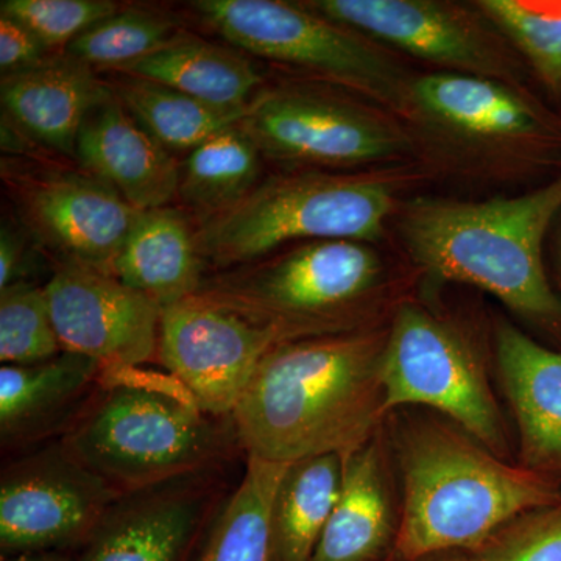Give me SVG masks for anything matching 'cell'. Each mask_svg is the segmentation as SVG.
I'll use <instances>...</instances> for the list:
<instances>
[{"label": "cell", "mask_w": 561, "mask_h": 561, "mask_svg": "<svg viewBox=\"0 0 561 561\" xmlns=\"http://www.w3.org/2000/svg\"><path fill=\"white\" fill-rule=\"evenodd\" d=\"M262 153L241 122L190 151L181 165L179 198L198 221L238 205L261 183Z\"/></svg>", "instance_id": "obj_25"}, {"label": "cell", "mask_w": 561, "mask_h": 561, "mask_svg": "<svg viewBox=\"0 0 561 561\" xmlns=\"http://www.w3.org/2000/svg\"><path fill=\"white\" fill-rule=\"evenodd\" d=\"M393 561H397V560H393Z\"/></svg>", "instance_id": "obj_37"}, {"label": "cell", "mask_w": 561, "mask_h": 561, "mask_svg": "<svg viewBox=\"0 0 561 561\" xmlns=\"http://www.w3.org/2000/svg\"><path fill=\"white\" fill-rule=\"evenodd\" d=\"M190 5L203 24L243 54L308 70L378 99L397 95V73L378 50L302 3L195 0Z\"/></svg>", "instance_id": "obj_8"}, {"label": "cell", "mask_w": 561, "mask_h": 561, "mask_svg": "<svg viewBox=\"0 0 561 561\" xmlns=\"http://www.w3.org/2000/svg\"><path fill=\"white\" fill-rule=\"evenodd\" d=\"M122 494L61 445L36 446L0 478V553L76 552Z\"/></svg>", "instance_id": "obj_9"}, {"label": "cell", "mask_w": 561, "mask_h": 561, "mask_svg": "<svg viewBox=\"0 0 561 561\" xmlns=\"http://www.w3.org/2000/svg\"><path fill=\"white\" fill-rule=\"evenodd\" d=\"M76 157L87 172L142 213L168 208L179 197L181 164L113 92L84 121Z\"/></svg>", "instance_id": "obj_17"}, {"label": "cell", "mask_w": 561, "mask_h": 561, "mask_svg": "<svg viewBox=\"0 0 561 561\" xmlns=\"http://www.w3.org/2000/svg\"><path fill=\"white\" fill-rule=\"evenodd\" d=\"M25 243L20 232L5 220L0 230V290L24 283Z\"/></svg>", "instance_id": "obj_34"}, {"label": "cell", "mask_w": 561, "mask_h": 561, "mask_svg": "<svg viewBox=\"0 0 561 561\" xmlns=\"http://www.w3.org/2000/svg\"><path fill=\"white\" fill-rule=\"evenodd\" d=\"M44 291L62 351L103 368L142 367L157 357L162 309L111 273L58 264Z\"/></svg>", "instance_id": "obj_12"}, {"label": "cell", "mask_w": 561, "mask_h": 561, "mask_svg": "<svg viewBox=\"0 0 561 561\" xmlns=\"http://www.w3.org/2000/svg\"><path fill=\"white\" fill-rule=\"evenodd\" d=\"M62 353L44 286L24 280L0 290V360L32 365Z\"/></svg>", "instance_id": "obj_29"}, {"label": "cell", "mask_w": 561, "mask_h": 561, "mask_svg": "<svg viewBox=\"0 0 561 561\" xmlns=\"http://www.w3.org/2000/svg\"><path fill=\"white\" fill-rule=\"evenodd\" d=\"M496 360L518 427V463L561 485V351L501 323Z\"/></svg>", "instance_id": "obj_18"}, {"label": "cell", "mask_w": 561, "mask_h": 561, "mask_svg": "<svg viewBox=\"0 0 561 561\" xmlns=\"http://www.w3.org/2000/svg\"><path fill=\"white\" fill-rule=\"evenodd\" d=\"M390 449L401 482L394 560L471 551L505 523L561 500V485L496 456L451 421L401 413Z\"/></svg>", "instance_id": "obj_2"}, {"label": "cell", "mask_w": 561, "mask_h": 561, "mask_svg": "<svg viewBox=\"0 0 561 561\" xmlns=\"http://www.w3.org/2000/svg\"><path fill=\"white\" fill-rule=\"evenodd\" d=\"M61 445L119 494L219 470L242 451L231 416L209 415L169 373L103 368Z\"/></svg>", "instance_id": "obj_3"}, {"label": "cell", "mask_w": 561, "mask_h": 561, "mask_svg": "<svg viewBox=\"0 0 561 561\" xmlns=\"http://www.w3.org/2000/svg\"><path fill=\"white\" fill-rule=\"evenodd\" d=\"M419 561H472L470 556H468L465 551H451V552H443L435 553V556L426 557V559H421Z\"/></svg>", "instance_id": "obj_36"}, {"label": "cell", "mask_w": 561, "mask_h": 561, "mask_svg": "<svg viewBox=\"0 0 561 561\" xmlns=\"http://www.w3.org/2000/svg\"><path fill=\"white\" fill-rule=\"evenodd\" d=\"M302 5L348 31L365 33L419 58L474 70H496L493 55L453 11L423 0H313Z\"/></svg>", "instance_id": "obj_16"}, {"label": "cell", "mask_w": 561, "mask_h": 561, "mask_svg": "<svg viewBox=\"0 0 561 561\" xmlns=\"http://www.w3.org/2000/svg\"><path fill=\"white\" fill-rule=\"evenodd\" d=\"M119 5L111 0H2L0 16L20 21L47 49L68 47Z\"/></svg>", "instance_id": "obj_32"}, {"label": "cell", "mask_w": 561, "mask_h": 561, "mask_svg": "<svg viewBox=\"0 0 561 561\" xmlns=\"http://www.w3.org/2000/svg\"><path fill=\"white\" fill-rule=\"evenodd\" d=\"M560 208L561 176L522 197L416 202L402 236L431 275L471 284L527 319L561 328V298L542 264V241Z\"/></svg>", "instance_id": "obj_4"}, {"label": "cell", "mask_w": 561, "mask_h": 561, "mask_svg": "<svg viewBox=\"0 0 561 561\" xmlns=\"http://www.w3.org/2000/svg\"><path fill=\"white\" fill-rule=\"evenodd\" d=\"M262 157L291 164L346 168L383 160L400 140L364 111L317 92L260 90L241 121Z\"/></svg>", "instance_id": "obj_11"}, {"label": "cell", "mask_w": 561, "mask_h": 561, "mask_svg": "<svg viewBox=\"0 0 561 561\" xmlns=\"http://www.w3.org/2000/svg\"><path fill=\"white\" fill-rule=\"evenodd\" d=\"M125 110L169 151L194 150L217 133L239 124L245 108L209 105L154 81L122 76L108 83Z\"/></svg>", "instance_id": "obj_27"}, {"label": "cell", "mask_w": 561, "mask_h": 561, "mask_svg": "<svg viewBox=\"0 0 561 561\" xmlns=\"http://www.w3.org/2000/svg\"><path fill=\"white\" fill-rule=\"evenodd\" d=\"M490 20L507 33L553 90H561V0H482Z\"/></svg>", "instance_id": "obj_30"}, {"label": "cell", "mask_w": 561, "mask_h": 561, "mask_svg": "<svg viewBox=\"0 0 561 561\" xmlns=\"http://www.w3.org/2000/svg\"><path fill=\"white\" fill-rule=\"evenodd\" d=\"M0 561H73V552H27L2 557Z\"/></svg>", "instance_id": "obj_35"}, {"label": "cell", "mask_w": 561, "mask_h": 561, "mask_svg": "<svg viewBox=\"0 0 561 561\" xmlns=\"http://www.w3.org/2000/svg\"><path fill=\"white\" fill-rule=\"evenodd\" d=\"M176 22L158 11L119 10L72 41L65 54L94 68L119 70L160 49L176 35Z\"/></svg>", "instance_id": "obj_28"}, {"label": "cell", "mask_w": 561, "mask_h": 561, "mask_svg": "<svg viewBox=\"0 0 561 561\" xmlns=\"http://www.w3.org/2000/svg\"><path fill=\"white\" fill-rule=\"evenodd\" d=\"M16 183L18 208L28 230L60 256L113 275L140 213L90 172L49 171Z\"/></svg>", "instance_id": "obj_14"}, {"label": "cell", "mask_w": 561, "mask_h": 561, "mask_svg": "<svg viewBox=\"0 0 561 561\" xmlns=\"http://www.w3.org/2000/svg\"><path fill=\"white\" fill-rule=\"evenodd\" d=\"M343 457L287 465L272 507L273 561H311L341 491Z\"/></svg>", "instance_id": "obj_23"}, {"label": "cell", "mask_w": 561, "mask_h": 561, "mask_svg": "<svg viewBox=\"0 0 561 561\" xmlns=\"http://www.w3.org/2000/svg\"><path fill=\"white\" fill-rule=\"evenodd\" d=\"M287 465L247 457L241 482L210 524L195 561H273V500Z\"/></svg>", "instance_id": "obj_26"}, {"label": "cell", "mask_w": 561, "mask_h": 561, "mask_svg": "<svg viewBox=\"0 0 561 561\" xmlns=\"http://www.w3.org/2000/svg\"><path fill=\"white\" fill-rule=\"evenodd\" d=\"M116 72L164 84L227 110L245 108L262 84L260 72L243 51L183 32Z\"/></svg>", "instance_id": "obj_22"}, {"label": "cell", "mask_w": 561, "mask_h": 561, "mask_svg": "<svg viewBox=\"0 0 561 561\" xmlns=\"http://www.w3.org/2000/svg\"><path fill=\"white\" fill-rule=\"evenodd\" d=\"M47 47L20 21L0 16V70L3 76L32 68L46 58Z\"/></svg>", "instance_id": "obj_33"}, {"label": "cell", "mask_w": 561, "mask_h": 561, "mask_svg": "<svg viewBox=\"0 0 561 561\" xmlns=\"http://www.w3.org/2000/svg\"><path fill=\"white\" fill-rule=\"evenodd\" d=\"M393 201L387 184L364 176L300 172L261 181L238 205L198 221L195 245L206 267L230 271L295 241L370 242Z\"/></svg>", "instance_id": "obj_6"}, {"label": "cell", "mask_w": 561, "mask_h": 561, "mask_svg": "<svg viewBox=\"0 0 561 561\" xmlns=\"http://www.w3.org/2000/svg\"><path fill=\"white\" fill-rule=\"evenodd\" d=\"M213 472L122 494L73 561H195L219 513Z\"/></svg>", "instance_id": "obj_13"}, {"label": "cell", "mask_w": 561, "mask_h": 561, "mask_svg": "<svg viewBox=\"0 0 561 561\" xmlns=\"http://www.w3.org/2000/svg\"><path fill=\"white\" fill-rule=\"evenodd\" d=\"M195 227L180 209L144 210L128 236L113 275L164 309L194 297L206 278Z\"/></svg>", "instance_id": "obj_21"}, {"label": "cell", "mask_w": 561, "mask_h": 561, "mask_svg": "<svg viewBox=\"0 0 561 561\" xmlns=\"http://www.w3.org/2000/svg\"><path fill=\"white\" fill-rule=\"evenodd\" d=\"M387 335L350 331L278 343L231 419L247 457L294 463L345 457L387 419L382 360Z\"/></svg>", "instance_id": "obj_1"}, {"label": "cell", "mask_w": 561, "mask_h": 561, "mask_svg": "<svg viewBox=\"0 0 561 561\" xmlns=\"http://www.w3.org/2000/svg\"><path fill=\"white\" fill-rule=\"evenodd\" d=\"M382 427L343 457L341 491L311 561H393L401 502Z\"/></svg>", "instance_id": "obj_15"}, {"label": "cell", "mask_w": 561, "mask_h": 561, "mask_svg": "<svg viewBox=\"0 0 561 561\" xmlns=\"http://www.w3.org/2000/svg\"><path fill=\"white\" fill-rule=\"evenodd\" d=\"M465 552L472 561H561V500L516 516Z\"/></svg>", "instance_id": "obj_31"}, {"label": "cell", "mask_w": 561, "mask_h": 561, "mask_svg": "<svg viewBox=\"0 0 561 561\" xmlns=\"http://www.w3.org/2000/svg\"><path fill=\"white\" fill-rule=\"evenodd\" d=\"M103 367L62 351L49 360L0 368V442L20 451L62 432L101 382Z\"/></svg>", "instance_id": "obj_19"}, {"label": "cell", "mask_w": 561, "mask_h": 561, "mask_svg": "<svg viewBox=\"0 0 561 561\" xmlns=\"http://www.w3.org/2000/svg\"><path fill=\"white\" fill-rule=\"evenodd\" d=\"M379 279L381 261L367 243L316 241L213 272L195 295L283 343L359 330L357 317Z\"/></svg>", "instance_id": "obj_5"}, {"label": "cell", "mask_w": 561, "mask_h": 561, "mask_svg": "<svg viewBox=\"0 0 561 561\" xmlns=\"http://www.w3.org/2000/svg\"><path fill=\"white\" fill-rule=\"evenodd\" d=\"M387 415L431 409L483 446L511 456L504 415L485 370L448 324L415 306H404L387 334L382 360Z\"/></svg>", "instance_id": "obj_7"}, {"label": "cell", "mask_w": 561, "mask_h": 561, "mask_svg": "<svg viewBox=\"0 0 561 561\" xmlns=\"http://www.w3.org/2000/svg\"><path fill=\"white\" fill-rule=\"evenodd\" d=\"M275 345L267 331L194 295L162 311L157 357L198 408L231 416Z\"/></svg>", "instance_id": "obj_10"}, {"label": "cell", "mask_w": 561, "mask_h": 561, "mask_svg": "<svg viewBox=\"0 0 561 561\" xmlns=\"http://www.w3.org/2000/svg\"><path fill=\"white\" fill-rule=\"evenodd\" d=\"M111 94L94 69L65 51L2 77L0 101L7 119L36 142L76 157L77 139L92 110Z\"/></svg>", "instance_id": "obj_20"}, {"label": "cell", "mask_w": 561, "mask_h": 561, "mask_svg": "<svg viewBox=\"0 0 561 561\" xmlns=\"http://www.w3.org/2000/svg\"><path fill=\"white\" fill-rule=\"evenodd\" d=\"M413 98L432 116L470 135L519 138L540 127L534 110L494 81L465 73H432L413 84Z\"/></svg>", "instance_id": "obj_24"}]
</instances>
